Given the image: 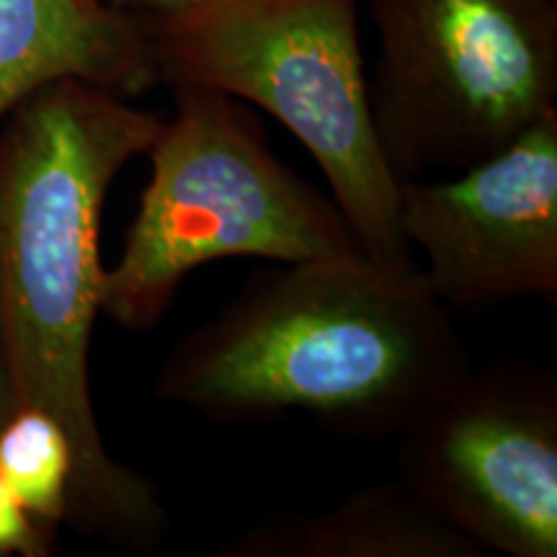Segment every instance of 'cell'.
<instances>
[{
    "label": "cell",
    "mask_w": 557,
    "mask_h": 557,
    "mask_svg": "<svg viewBox=\"0 0 557 557\" xmlns=\"http://www.w3.org/2000/svg\"><path fill=\"white\" fill-rule=\"evenodd\" d=\"M13 408H16V398H13V387H11L9 372H5L3 357H0V426H3L5 418L13 413Z\"/></svg>",
    "instance_id": "obj_13"
},
{
    "label": "cell",
    "mask_w": 557,
    "mask_h": 557,
    "mask_svg": "<svg viewBox=\"0 0 557 557\" xmlns=\"http://www.w3.org/2000/svg\"><path fill=\"white\" fill-rule=\"evenodd\" d=\"M54 81L143 94L160 81L145 18L107 0H0V122Z\"/></svg>",
    "instance_id": "obj_8"
},
{
    "label": "cell",
    "mask_w": 557,
    "mask_h": 557,
    "mask_svg": "<svg viewBox=\"0 0 557 557\" xmlns=\"http://www.w3.org/2000/svg\"><path fill=\"white\" fill-rule=\"evenodd\" d=\"M403 483L480 553L557 555V385L468 369L403 431Z\"/></svg>",
    "instance_id": "obj_6"
},
{
    "label": "cell",
    "mask_w": 557,
    "mask_h": 557,
    "mask_svg": "<svg viewBox=\"0 0 557 557\" xmlns=\"http://www.w3.org/2000/svg\"><path fill=\"white\" fill-rule=\"evenodd\" d=\"M160 116L83 81H54L0 122V357L16 406L58 418L75 451L67 524L120 545L169 532L158 487L114 459L90 395L101 312V214Z\"/></svg>",
    "instance_id": "obj_1"
},
{
    "label": "cell",
    "mask_w": 557,
    "mask_h": 557,
    "mask_svg": "<svg viewBox=\"0 0 557 557\" xmlns=\"http://www.w3.org/2000/svg\"><path fill=\"white\" fill-rule=\"evenodd\" d=\"M116 9L137 13V16H160V13H171L189 5L191 0H107Z\"/></svg>",
    "instance_id": "obj_12"
},
{
    "label": "cell",
    "mask_w": 557,
    "mask_h": 557,
    "mask_svg": "<svg viewBox=\"0 0 557 557\" xmlns=\"http://www.w3.org/2000/svg\"><path fill=\"white\" fill-rule=\"evenodd\" d=\"M54 532L41 527L0 475V557H50Z\"/></svg>",
    "instance_id": "obj_11"
},
{
    "label": "cell",
    "mask_w": 557,
    "mask_h": 557,
    "mask_svg": "<svg viewBox=\"0 0 557 557\" xmlns=\"http://www.w3.org/2000/svg\"><path fill=\"white\" fill-rule=\"evenodd\" d=\"M398 218L447 308L557 299V109L465 169L398 184Z\"/></svg>",
    "instance_id": "obj_7"
},
{
    "label": "cell",
    "mask_w": 557,
    "mask_h": 557,
    "mask_svg": "<svg viewBox=\"0 0 557 557\" xmlns=\"http://www.w3.org/2000/svg\"><path fill=\"white\" fill-rule=\"evenodd\" d=\"M374 129L395 178L478 163L557 109L555 0H367Z\"/></svg>",
    "instance_id": "obj_5"
},
{
    "label": "cell",
    "mask_w": 557,
    "mask_h": 557,
    "mask_svg": "<svg viewBox=\"0 0 557 557\" xmlns=\"http://www.w3.org/2000/svg\"><path fill=\"white\" fill-rule=\"evenodd\" d=\"M0 475L41 527L67 524L75 451L58 418L16 406L0 426Z\"/></svg>",
    "instance_id": "obj_10"
},
{
    "label": "cell",
    "mask_w": 557,
    "mask_h": 557,
    "mask_svg": "<svg viewBox=\"0 0 557 557\" xmlns=\"http://www.w3.org/2000/svg\"><path fill=\"white\" fill-rule=\"evenodd\" d=\"M218 557H480L406 483L357 491L331 511L276 517L214 549Z\"/></svg>",
    "instance_id": "obj_9"
},
{
    "label": "cell",
    "mask_w": 557,
    "mask_h": 557,
    "mask_svg": "<svg viewBox=\"0 0 557 557\" xmlns=\"http://www.w3.org/2000/svg\"><path fill=\"white\" fill-rule=\"evenodd\" d=\"M470 369L449 308L416 267L287 263L186 333L160 403L214 418L302 413L346 434H403Z\"/></svg>",
    "instance_id": "obj_2"
},
{
    "label": "cell",
    "mask_w": 557,
    "mask_h": 557,
    "mask_svg": "<svg viewBox=\"0 0 557 557\" xmlns=\"http://www.w3.org/2000/svg\"><path fill=\"white\" fill-rule=\"evenodd\" d=\"M145 156L150 178L101 289V312L122 329L158 325L207 263L367 256L336 201L282 163L259 120L225 94L173 86V116Z\"/></svg>",
    "instance_id": "obj_3"
},
{
    "label": "cell",
    "mask_w": 557,
    "mask_h": 557,
    "mask_svg": "<svg viewBox=\"0 0 557 557\" xmlns=\"http://www.w3.org/2000/svg\"><path fill=\"white\" fill-rule=\"evenodd\" d=\"M361 0H191L143 16L160 81L267 111L315 160L331 199L377 263L413 267L398 178L374 129Z\"/></svg>",
    "instance_id": "obj_4"
}]
</instances>
